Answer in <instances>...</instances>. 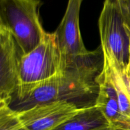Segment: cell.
Segmentation results:
<instances>
[{"label":"cell","mask_w":130,"mask_h":130,"mask_svg":"<svg viewBox=\"0 0 130 130\" xmlns=\"http://www.w3.org/2000/svg\"><path fill=\"white\" fill-rule=\"evenodd\" d=\"M122 76L124 77V79H125L126 83L127 88H128V91H129L130 94V64H128V67L126 69V71L124 72V74Z\"/></svg>","instance_id":"obj_12"},{"label":"cell","mask_w":130,"mask_h":130,"mask_svg":"<svg viewBox=\"0 0 130 130\" xmlns=\"http://www.w3.org/2000/svg\"><path fill=\"white\" fill-rule=\"evenodd\" d=\"M83 0H69L60 24L55 32L62 57L73 59L88 55L89 52L83 41L79 28V13Z\"/></svg>","instance_id":"obj_7"},{"label":"cell","mask_w":130,"mask_h":130,"mask_svg":"<svg viewBox=\"0 0 130 130\" xmlns=\"http://www.w3.org/2000/svg\"><path fill=\"white\" fill-rule=\"evenodd\" d=\"M0 130H27L19 119L17 110L0 104Z\"/></svg>","instance_id":"obj_10"},{"label":"cell","mask_w":130,"mask_h":130,"mask_svg":"<svg viewBox=\"0 0 130 130\" xmlns=\"http://www.w3.org/2000/svg\"><path fill=\"white\" fill-rule=\"evenodd\" d=\"M129 63L130 64V59H129Z\"/></svg>","instance_id":"obj_14"},{"label":"cell","mask_w":130,"mask_h":130,"mask_svg":"<svg viewBox=\"0 0 130 130\" xmlns=\"http://www.w3.org/2000/svg\"><path fill=\"white\" fill-rule=\"evenodd\" d=\"M126 26L130 32V0H118Z\"/></svg>","instance_id":"obj_11"},{"label":"cell","mask_w":130,"mask_h":130,"mask_svg":"<svg viewBox=\"0 0 130 130\" xmlns=\"http://www.w3.org/2000/svg\"><path fill=\"white\" fill-rule=\"evenodd\" d=\"M100 53L96 50L84 57L63 58V66L57 74L16 93L11 102L17 103L15 110L59 100L70 101L92 93L103 68L99 61Z\"/></svg>","instance_id":"obj_1"},{"label":"cell","mask_w":130,"mask_h":130,"mask_svg":"<svg viewBox=\"0 0 130 130\" xmlns=\"http://www.w3.org/2000/svg\"><path fill=\"white\" fill-rule=\"evenodd\" d=\"M99 29L103 60L123 75L129 62L130 34L118 0H104Z\"/></svg>","instance_id":"obj_2"},{"label":"cell","mask_w":130,"mask_h":130,"mask_svg":"<svg viewBox=\"0 0 130 130\" xmlns=\"http://www.w3.org/2000/svg\"><path fill=\"white\" fill-rule=\"evenodd\" d=\"M63 63L55 33L45 31L38 45L22 57L17 91L57 74L62 69Z\"/></svg>","instance_id":"obj_4"},{"label":"cell","mask_w":130,"mask_h":130,"mask_svg":"<svg viewBox=\"0 0 130 130\" xmlns=\"http://www.w3.org/2000/svg\"><path fill=\"white\" fill-rule=\"evenodd\" d=\"M110 67L114 85L116 88L118 101L121 113L130 124V94L128 91L125 79L116 70L112 68L111 66H110Z\"/></svg>","instance_id":"obj_9"},{"label":"cell","mask_w":130,"mask_h":130,"mask_svg":"<svg viewBox=\"0 0 130 130\" xmlns=\"http://www.w3.org/2000/svg\"><path fill=\"white\" fill-rule=\"evenodd\" d=\"M54 130H113V126L94 104L81 107L74 116Z\"/></svg>","instance_id":"obj_8"},{"label":"cell","mask_w":130,"mask_h":130,"mask_svg":"<svg viewBox=\"0 0 130 130\" xmlns=\"http://www.w3.org/2000/svg\"><path fill=\"white\" fill-rule=\"evenodd\" d=\"M23 53L12 34L0 26V104L11 105L19 86Z\"/></svg>","instance_id":"obj_5"},{"label":"cell","mask_w":130,"mask_h":130,"mask_svg":"<svg viewBox=\"0 0 130 130\" xmlns=\"http://www.w3.org/2000/svg\"><path fill=\"white\" fill-rule=\"evenodd\" d=\"M113 130H130L129 126H118L114 127Z\"/></svg>","instance_id":"obj_13"},{"label":"cell","mask_w":130,"mask_h":130,"mask_svg":"<svg viewBox=\"0 0 130 130\" xmlns=\"http://www.w3.org/2000/svg\"><path fill=\"white\" fill-rule=\"evenodd\" d=\"M41 0H0V26L13 36L23 53L38 45L45 31L39 17Z\"/></svg>","instance_id":"obj_3"},{"label":"cell","mask_w":130,"mask_h":130,"mask_svg":"<svg viewBox=\"0 0 130 130\" xmlns=\"http://www.w3.org/2000/svg\"><path fill=\"white\" fill-rule=\"evenodd\" d=\"M81 109L71 101L59 100L17 112L27 130H54L74 116Z\"/></svg>","instance_id":"obj_6"}]
</instances>
